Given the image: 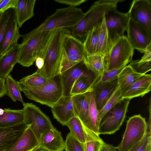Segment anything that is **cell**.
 <instances>
[{"mask_svg":"<svg viewBox=\"0 0 151 151\" xmlns=\"http://www.w3.org/2000/svg\"><path fill=\"white\" fill-rule=\"evenodd\" d=\"M70 32L67 28L56 29L48 44L38 57L43 60L42 67L36 71L47 78L60 74L63 56V40Z\"/></svg>","mask_w":151,"mask_h":151,"instance_id":"obj_1","label":"cell"},{"mask_svg":"<svg viewBox=\"0 0 151 151\" xmlns=\"http://www.w3.org/2000/svg\"><path fill=\"white\" fill-rule=\"evenodd\" d=\"M122 0H100L95 2L79 22L69 29L70 34L81 42L84 41L89 32L98 25L110 10L116 8Z\"/></svg>","mask_w":151,"mask_h":151,"instance_id":"obj_2","label":"cell"},{"mask_svg":"<svg viewBox=\"0 0 151 151\" xmlns=\"http://www.w3.org/2000/svg\"><path fill=\"white\" fill-rule=\"evenodd\" d=\"M19 84L21 91L28 99L51 108L63 96L60 74L49 78L44 84L37 87Z\"/></svg>","mask_w":151,"mask_h":151,"instance_id":"obj_3","label":"cell"},{"mask_svg":"<svg viewBox=\"0 0 151 151\" xmlns=\"http://www.w3.org/2000/svg\"><path fill=\"white\" fill-rule=\"evenodd\" d=\"M84 13L81 8L68 6L57 9L43 23L28 33L34 35L42 32L60 29H68L74 27L83 17Z\"/></svg>","mask_w":151,"mask_h":151,"instance_id":"obj_4","label":"cell"},{"mask_svg":"<svg viewBox=\"0 0 151 151\" xmlns=\"http://www.w3.org/2000/svg\"><path fill=\"white\" fill-rule=\"evenodd\" d=\"M55 29L21 35L22 42L20 44L18 63L24 67L33 65L48 44Z\"/></svg>","mask_w":151,"mask_h":151,"instance_id":"obj_5","label":"cell"},{"mask_svg":"<svg viewBox=\"0 0 151 151\" xmlns=\"http://www.w3.org/2000/svg\"><path fill=\"white\" fill-rule=\"evenodd\" d=\"M147 125L145 118L140 114L130 117L122 140L116 147L118 151H128L140 142L145 136Z\"/></svg>","mask_w":151,"mask_h":151,"instance_id":"obj_6","label":"cell"},{"mask_svg":"<svg viewBox=\"0 0 151 151\" xmlns=\"http://www.w3.org/2000/svg\"><path fill=\"white\" fill-rule=\"evenodd\" d=\"M133 48L126 36L118 39L105 57V70L125 67L132 60Z\"/></svg>","mask_w":151,"mask_h":151,"instance_id":"obj_7","label":"cell"},{"mask_svg":"<svg viewBox=\"0 0 151 151\" xmlns=\"http://www.w3.org/2000/svg\"><path fill=\"white\" fill-rule=\"evenodd\" d=\"M131 99H123L110 109L101 120L98 134H112L119 130L125 118Z\"/></svg>","mask_w":151,"mask_h":151,"instance_id":"obj_8","label":"cell"},{"mask_svg":"<svg viewBox=\"0 0 151 151\" xmlns=\"http://www.w3.org/2000/svg\"><path fill=\"white\" fill-rule=\"evenodd\" d=\"M63 48V56L61 73L83 60L87 55L83 42L72 36L70 32L64 36Z\"/></svg>","mask_w":151,"mask_h":151,"instance_id":"obj_9","label":"cell"},{"mask_svg":"<svg viewBox=\"0 0 151 151\" xmlns=\"http://www.w3.org/2000/svg\"><path fill=\"white\" fill-rule=\"evenodd\" d=\"M23 106L24 123L30 127L39 143L44 132L54 127L49 117L35 105L31 103H26Z\"/></svg>","mask_w":151,"mask_h":151,"instance_id":"obj_10","label":"cell"},{"mask_svg":"<svg viewBox=\"0 0 151 151\" xmlns=\"http://www.w3.org/2000/svg\"><path fill=\"white\" fill-rule=\"evenodd\" d=\"M108 36L109 52L115 42L124 36L128 27L129 17L127 13L118 11L116 8L109 10L105 15Z\"/></svg>","mask_w":151,"mask_h":151,"instance_id":"obj_11","label":"cell"},{"mask_svg":"<svg viewBox=\"0 0 151 151\" xmlns=\"http://www.w3.org/2000/svg\"><path fill=\"white\" fill-rule=\"evenodd\" d=\"M127 13L129 19L139 25L151 37V1L133 0Z\"/></svg>","mask_w":151,"mask_h":151,"instance_id":"obj_12","label":"cell"},{"mask_svg":"<svg viewBox=\"0 0 151 151\" xmlns=\"http://www.w3.org/2000/svg\"><path fill=\"white\" fill-rule=\"evenodd\" d=\"M60 75L63 96H64L70 95L71 91L74 83L80 76H86L97 78L93 73L88 69L83 60L62 73Z\"/></svg>","mask_w":151,"mask_h":151,"instance_id":"obj_13","label":"cell"},{"mask_svg":"<svg viewBox=\"0 0 151 151\" xmlns=\"http://www.w3.org/2000/svg\"><path fill=\"white\" fill-rule=\"evenodd\" d=\"M127 38L134 49L142 53L151 44V37L138 24L130 19L127 30Z\"/></svg>","mask_w":151,"mask_h":151,"instance_id":"obj_14","label":"cell"},{"mask_svg":"<svg viewBox=\"0 0 151 151\" xmlns=\"http://www.w3.org/2000/svg\"><path fill=\"white\" fill-rule=\"evenodd\" d=\"M74 95L63 96L51 107L53 117L63 125L76 116L73 106Z\"/></svg>","mask_w":151,"mask_h":151,"instance_id":"obj_15","label":"cell"},{"mask_svg":"<svg viewBox=\"0 0 151 151\" xmlns=\"http://www.w3.org/2000/svg\"><path fill=\"white\" fill-rule=\"evenodd\" d=\"M119 86L117 78L107 83L93 85V91L98 111L103 108Z\"/></svg>","mask_w":151,"mask_h":151,"instance_id":"obj_16","label":"cell"},{"mask_svg":"<svg viewBox=\"0 0 151 151\" xmlns=\"http://www.w3.org/2000/svg\"><path fill=\"white\" fill-rule=\"evenodd\" d=\"M27 127L23 123L9 127L0 128V151H7L9 149Z\"/></svg>","mask_w":151,"mask_h":151,"instance_id":"obj_17","label":"cell"},{"mask_svg":"<svg viewBox=\"0 0 151 151\" xmlns=\"http://www.w3.org/2000/svg\"><path fill=\"white\" fill-rule=\"evenodd\" d=\"M39 145L49 151L65 150V142L61 133L54 127L44 132L40 138Z\"/></svg>","mask_w":151,"mask_h":151,"instance_id":"obj_18","label":"cell"},{"mask_svg":"<svg viewBox=\"0 0 151 151\" xmlns=\"http://www.w3.org/2000/svg\"><path fill=\"white\" fill-rule=\"evenodd\" d=\"M151 74H145L138 78L124 93L122 99L142 97L151 91Z\"/></svg>","mask_w":151,"mask_h":151,"instance_id":"obj_19","label":"cell"},{"mask_svg":"<svg viewBox=\"0 0 151 151\" xmlns=\"http://www.w3.org/2000/svg\"><path fill=\"white\" fill-rule=\"evenodd\" d=\"M20 44H17L0 58V78L5 79L18 63Z\"/></svg>","mask_w":151,"mask_h":151,"instance_id":"obj_20","label":"cell"},{"mask_svg":"<svg viewBox=\"0 0 151 151\" xmlns=\"http://www.w3.org/2000/svg\"><path fill=\"white\" fill-rule=\"evenodd\" d=\"M39 145L36 136L27 126L20 137L7 151H30Z\"/></svg>","mask_w":151,"mask_h":151,"instance_id":"obj_21","label":"cell"},{"mask_svg":"<svg viewBox=\"0 0 151 151\" xmlns=\"http://www.w3.org/2000/svg\"><path fill=\"white\" fill-rule=\"evenodd\" d=\"M36 0H17L15 10L16 19L19 28L34 15Z\"/></svg>","mask_w":151,"mask_h":151,"instance_id":"obj_22","label":"cell"},{"mask_svg":"<svg viewBox=\"0 0 151 151\" xmlns=\"http://www.w3.org/2000/svg\"><path fill=\"white\" fill-rule=\"evenodd\" d=\"M144 74L136 72L129 65L123 68L117 76L118 83L122 97L135 81Z\"/></svg>","mask_w":151,"mask_h":151,"instance_id":"obj_23","label":"cell"},{"mask_svg":"<svg viewBox=\"0 0 151 151\" xmlns=\"http://www.w3.org/2000/svg\"><path fill=\"white\" fill-rule=\"evenodd\" d=\"M86 93L89 103L88 117L86 124L84 125H83L87 129L99 135L98 132L100 122L93 89Z\"/></svg>","mask_w":151,"mask_h":151,"instance_id":"obj_24","label":"cell"},{"mask_svg":"<svg viewBox=\"0 0 151 151\" xmlns=\"http://www.w3.org/2000/svg\"><path fill=\"white\" fill-rule=\"evenodd\" d=\"M73 106L76 116L85 125L88 120L89 112L88 101L86 92L74 95Z\"/></svg>","mask_w":151,"mask_h":151,"instance_id":"obj_25","label":"cell"},{"mask_svg":"<svg viewBox=\"0 0 151 151\" xmlns=\"http://www.w3.org/2000/svg\"><path fill=\"white\" fill-rule=\"evenodd\" d=\"M4 109V113L0 115V128L9 127L24 123L23 109Z\"/></svg>","mask_w":151,"mask_h":151,"instance_id":"obj_26","label":"cell"},{"mask_svg":"<svg viewBox=\"0 0 151 151\" xmlns=\"http://www.w3.org/2000/svg\"><path fill=\"white\" fill-rule=\"evenodd\" d=\"M105 56L98 53L87 55L83 61L88 69L99 79L105 70Z\"/></svg>","mask_w":151,"mask_h":151,"instance_id":"obj_27","label":"cell"},{"mask_svg":"<svg viewBox=\"0 0 151 151\" xmlns=\"http://www.w3.org/2000/svg\"><path fill=\"white\" fill-rule=\"evenodd\" d=\"M21 37L16 19L7 32L3 41L0 53V58L18 43L17 41Z\"/></svg>","mask_w":151,"mask_h":151,"instance_id":"obj_28","label":"cell"},{"mask_svg":"<svg viewBox=\"0 0 151 151\" xmlns=\"http://www.w3.org/2000/svg\"><path fill=\"white\" fill-rule=\"evenodd\" d=\"M99 81L95 77L82 76L74 83L70 95H76L84 93L92 89V87Z\"/></svg>","mask_w":151,"mask_h":151,"instance_id":"obj_29","label":"cell"},{"mask_svg":"<svg viewBox=\"0 0 151 151\" xmlns=\"http://www.w3.org/2000/svg\"><path fill=\"white\" fill-rule=\"evenodd\" d=\"M16 19L14 8L9 9L1 13L0 15V53L5 35Z\"/></svg>","mask_w":151,"mask_h":151,"instance_id":"obj_30","label":"cell"},{"mask_svg":"<svg viewBox=\"0 0 151 151\" xmlns=\"http://www.w3.org/2000/svg\"><path fill=\"white\" fill-rule=\"evenodd\" d=\"M144 53L139 60H132L129 64L136 72L145 74L151 69V44L142 52Z\"/></svg>","mask_w":151,"mask_h":151,"instance_id":"obj_31","label":"cell"},{"mask_svg":"<svg viewBox=\"0 0 151 151\" xmlns=\"http://www.w3.org/2000/svg\"><path fill=\"white\" fill-rule=\"evenodd\" d=\"M6 89V95L13 101H18L23 106L25 103L22 98L21 92V90L18 81L15 80L10 74L5 79Z\"/></svg>","mask_w":151,"mask_h":151,"instance_id":"obj_32","label":"cell"},{"mask_svg":"<svg viewBox=\"0 0 151 151\" xmlns=\"http://www.w3.org/2000/svg\"><path fill=\"white\" fill-rule=\"evenodd\" d=\"M100 23L89 32L83 42L87 55L96 54Z\"/></svg>","mask_w":151,"mask_h":151,"instance_id":"obj_33","label":"cell"},{"mask_svg":"<svg viewBox=\"0 0 151 151\" xmlns=\"http://www.w3.org/2000/svg\"><path fill=\"white\" fill-rule=\"evenodd\" d=\"M83 127L86 137L85 142L83 143L84 151H99L104 141L100 137L99 135L84 126Z\"/></svg>","mask_w":151,"mask_h":151,"instance_id":"obj_34","label":"cell"},{"mask_svg":"<svg viewBox=\"0 0 151 151\" xmlns=\"http://www.w3.org/2000/svg\"><path fill=\"white\" fill-rule=\"evenodd\" d=\"M109 52L108 32L104 16L100 23L96 53L102 55L105 57Z\"/></svg>","mask_w":151,"mask_h":151,"instance_id":"obj_35","label":"cell"},{"mask_svg":"<svg viewBox=\"0 0 151 151\" xmlns=\"http://www.w3.org/2000/svg\"><path fill=\"white\" fill-rule=\"evenodd\" d=\"M70 132L77 139L84 143L85 142V132L81 122L75 116L70 119L65 124Z\"/></svg>","mask_w":151,"mask_h":151,"instance_id":"obj_36","label":"cell"},{"mask_svg":"<svg viewBox=\"0 0 151 151\" xmlns=\"http://www.w3.org/2000/svg\"><path fill=\"white\" fill-rule=\"evenodd\" d=\"M49 78H46L36 71L21 79L19 82L26 86L37 87L45 83Z\"/></svg>","mask_w":151,"mask_h":151,"instance_id":"obj_37","label":"cell"},{"mask_svg":"<svg viewBox=\"0 0 151 151\" xmlns=\"http://www.w3.org/2000/svg\"><path fill=\"white\" fill-rule=\"evenodd\" d=\"M122 99V93L119 86L103 108L98 111L99 118L100 122L110 109Z\"/></svg>","mask_w":151,"mask_h":151,"instance_id":"obj_38","label":"cell"},{"mask_svg":"<svg viewBox=\"0 0 151 151\" xmlns=\"http://www.w3.org/2000/svg\"><path fill=\"white\" fill-rule=\"evenodd\" d=\"M147 122V132L144 138L128 151H151V115Z\"/></svg>","mask_w":151,"mask_h":151,"instance_id":"obj_39","label":"cell"},{"mask_svg":"<svg viewBox=\"0 0 151 151\" xmlns=\"http://www.w3.org/2000/svg\"><path fill=\"white\" fill-rule=\"evenodd\" d=\"M65 151H84L83 143L75 138L70 132L65 141Z\"/></svg>","mask_w":151,"mask_h":151,"instance_id":"obj_40","label":"cell"},{"mask_svg":"<svg viewBox=\"0 0 151 151\" xmlns=\"http://www.w3.org/2000/svg\"><path fill=\"white\" fill-rule=\"evenodd\" d=\"M124 67L105 70L98 81L95 84L106 83L117 78L118 74Z\"/></svg>","mask_w":151,"mask_h":151,"instance_id":"obj_41","label":"cell"},{"mask_svg":"<svg viewBox=\"0 0 151 151\" xmlns=\"http://www.w3.org/2000/svg\"><path fill=\"white\" fill-rule=\"evenodd\" d=\"M17 0H0V13L10 8L15 9Z\"/></svg>","mask_w":151,"mask_h":151,"instance_id":"obj_42","label":"cell"},{"mask_svg":"<svg viewBox=\"0 0 151 151\" xmlns=\"http://www.w3.org/2000/svg\"><path fill=\"white\" fill-rule=\"evenodd\" d=\"M59 3L65 4L74 7L80 6L87 1V0H54Z\"/></svg>","mask_w":151,"mask_h":151,"instance_id":"obj_43","label":"cell"},{"mask_svg":"<svg viewBox=\"0 0 151 151\" xmlns=\"http://www.w3.org/2000/svg\"><path fill=\"white\" fill-rule=\"evenodd\" d=\"M99 151H118L116 147L113 145L104 142L101 145Z\"/></svg>","mask_w":151,"mask_h":151,"instance_id":"obj_44","label":"cell"},{"mask_svg":"<svg viewBox=\"0 0 151 151\" xmlns=\"http://www.w3.org/2000/svg\"><path fill=\"white\" fill-rule=\"evenodd\" d=\"M6 94L5 79L0 78V99Z\"/></svg>","mask_w":151,"mask_h":151,"instance_id":"obj_45","label":"cell"},{"mask_svg":"<svg viewBox=\"0 0 151 151\" xmlns=\"http://www.w3.org/2000/svg\"><path fill=\"white\" fill-rule=\"evenodd\" d=\"M30 151H49L46 148L39 145L37 147Z\"/></svg>","mask_w":151,"mask_h":151,"instance_id":"obj_46","label":"cell"},{"mask_svg":"<svg viewBox=\"0 0 151 151\" xmlns=\"http://www.w3.org/2000/svg\"><path fill=\"white\" fill-rule=\"evenodd\" d=\"M4 111V109L0 108V115L3 114Z\"/></svg>","mask_w":151,"mask_h":151,"instance_id":"obj_47","label":"cell"}]
</instances>
